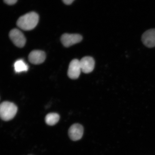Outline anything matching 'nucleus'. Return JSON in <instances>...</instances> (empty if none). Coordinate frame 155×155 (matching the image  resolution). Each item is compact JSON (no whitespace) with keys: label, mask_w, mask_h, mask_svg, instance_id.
I'll return each instance as SVG.
<instances>
[{"label":"nucleus","mask_w":155,"mask_h":155,"mask_svg":"<svg viewBox=\"0 0 155 155\" xmlns=\"http://www.w3.org/2000/svg\"><path fill=\"white\" fill-rule=\"evenodd\" d=\"M14 68L15 71L17 73L27 71L28 69V65L21 60H18L15 62L14 64Z\"/></svg>","instance_id":"9b49d317"},{"label":"nucleus","mask_w":155,"mask_h":155,"mask_svg":"<svg viewBox=\"0 0 155 155\" xmlns=\"http://www.w3.org/2000/svg\"><path fill=\"white\" fill-rule=\"evenodd\" d=\"M81 71L84 73L91 72L94 69L95 61L94 58L89 57H83L80 61Z\"/></svg>","instance_id":"1a4fd4ad"},{"label":"nucleus","mask_w":155,"mask_h":155,"mask_svg":"<svg viewBox=\"0 0 155 155\" xmlns=\"http://www.w3.org/2000/svg\"><path fill=\"white\" fill-rule=\"evenodd\" d=\"M83 131L84 129L82 125L79 124H74L69 129V137L73 141L79 140L82 138Z\"/></svg>","instance_id":"423d86ee"},{"label":"nucleus","mask_w":155,"mask_h":155,"mask_svg":"<svg viewBox=\"0 0 155 155\" xmlns=\"http://www.w3.org/2000/svg\"><path fill=\"white\" fill-rule=\"evenodd\" d=\"M141 40L146 47L150 48L155 47V28L150 29L144 32Z\"/></svg>","instance_id":"0eeeda50"},{"label":"nucleus","mask_w":155,"mask_h":155,"mask_svg":"<svg viewBox=\"0 0 155 155\" xmlns=\"http://www.w3.org/2000/svg\"><path fill=\"white\" fill-rule=\"evenodd\" d=\"M28 60L31 63L38 65L43 63L46 59L45 52L41 50H34L28 55Z\"/></svg>","instance_id":"6e6552de"},{"label":"nucleus","mask_w":155,"mask_h":155,"mask_svg":"<svg viewBox=\"0 0 155 155\" xmlns=\"http://www.w3.org/2000/svg\"><path fill=\"white\" fill-rule=\"evenodd\" d=\"M39 16L37 13L31 12L19 17L17 25L19 28L25 31L32 30L38 24Z\"/></svg>","instance_id":"f257e3e1"},{"label":"nucleus","mask_w":155,"mask_h":155,"mask_svg":"<svg viewBox=\"0 0 155 155\" xmlns=\"http://www.w3.org/2000/svg\"></svg>","instance_id":"4468645a"},{"label":"nucleus","mask_w":155,"mask_h":155,"mask_svg":"<svg viewBox=\"0 0 155 155\" xmlns=\"http://www.w3.org/2000/svg\"><path fill=\"white\" fill-rule=\"evenodd\" d=\"M9 36L15 46L19 48L24 47L26 42V39L24 34L17 28L10 31Z\"/></svg>","instance_id":"7ed1b4c3"},{"label":"nucleus","mask_w":155,"mask_h":155,"mask_svg":"<svg viewBox=\"0 0 155 155\" xmlns=\"http://www.w3.org/2000/svg\"><path fill=\"white\" fill-rule=\"evenodd\" d=\"M18 108L13 103L8 101L2 102L0 105V116L5 121L12 120L17 113Z\"/></svg>","instance_id":"f03ea898"},{"label":"nucleus","mask_w":155,"mask_h":155,"mask_svg":"<svg viewBox=\"0 0 155 155\" xmlns=\"http://www.w3.org/2000/svg\"><path fill=\"white\" fill-rule=\"evenodd\" d=\"M59 115L58 114L55 113L48 114L45 118L46 124L50 126L55 125L59 121Z\"/></svg>","instance_id":"9d476101"},{"label":"nucleus","mask_w":155,"mask_h":155,"mask_svg":"<svg viewBox=\"0 0 155 155\" xmlns=\"http://www.w3.org/2000/svg\"><path fill=\"white\" fill-rule=\"evenodd\" d=\"M81 69L80 61L77 59L72 60L70 63L68 71V75L70 78L76 79L80 75Z\"/></svg>","instance_id":"39448f33"},{"label":"nucleus","mask_w":155,"mask_h":155,"mask_svg":"<svg viewBox=\"0 0 155 155\" xmlns=\"http://www.w3.org/2000/svg\"><path fill=\"white\" fill-rule=\"evenodd\" d=\"M63 2L67 5H70L74 0H62Z\"/></svg>","instance_id":"ddd939ff"},{"label":"nucleus","mask_w":155,"mask_h":155,"mask_svg":"<svg viewBox=\"0 0 155 155\" xmlns=\"http://www.w3.org/2000/svg\"><path fill=\"white\" fill-rule=\"evenodd\" d=\"M3 1L7 4L11 5L15 4L18 0H3Z\"/></svg>","instance_id":"f8f14e48"},{"label":"nucleus","mask_w":155,"mask_h":155,"mask_svg":"<svg viewBox=\"0 0 155 155\" xmlns=\"http://www.w3.org/2000/svg\"><path fill=\"white\" fill-rule=\"evenodd\" d=\"M82 40V37L78 34H64L61 36L62 44L66 47H69L79 43Z\"/></svg>","instance_id":"20e7f679"}]
</instances>
